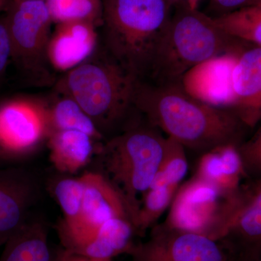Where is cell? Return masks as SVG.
<instances>
[{
	"label": "cell",
	"mask_w": 261,
	"mask_h": 261,
	"mask_svg": "<svg viewBox=\"0 0 261 261\" xmlns=\"http://www.w3.org/2000/svg\"><path fill=\"white\" fill-rule=\"evenodd\" d=\"M135 109L168 137L203 154L226 145L239 147L250 128L234 111L215 107L189 95L179 84L140 81Z\"/></svg>",
	"instance_id": "cell-1"
},
{
	"label": "cell",
	"mask_w": 261,
	"mask_h": 261,
	"mask_svg": "<svg viewBox=\"0 0 261 261\" xmlns=\"http://www.w3.org/2000/svg\"><path fill=\"white\" fill-rule=\"evenodd\" d=\"M156 49L148 76L157 84H179L183 75L207 60L244 50L247 43L226 34L214 18L186 5H174Z\"/></svg>",
	"instance_id": "cell-2"
},
{
	"label": "cell",
	"mask_w": 261,
	"mask_h": 261,
	"mask_svg": "<svg viewBox=\"0 0 261 261\" xmlns=\"http://www.w3.org/2000/svg\"><path fill=\"white\" fill-rule=\"evenodd\" d=\"M171 8L167 0H104L106 50L141 81L148 76Z\"/></svg>",
	"instance_id": "cell-3"
},
{
	"label": "cell",
	"mask_w": 261,
	"mask_h": 261,
	"mask_svg": "<svg viewBox=\"0 0 261 261\" xmlns=\"http://www.w3.org/2000/svg\"><path fill=\"white\" fill-rule=\"evenodd\" d=\"M95 51L87 61L66 72L58 89L76 101L101 132L121 121L135 108L141 80L107 51L99 55Z\"/></svg>",
	"instance_id": "cell-4"
},
{
	"label": "cell",
	"mask_w": 261,
	"mask_h": 261,
	"mask_svg": "<svg viewBox=\"0 0 261 261\" xmlns=\"http://www.w3.org/2000/svg\"><path fill=\"white\" fill-rule=\"evenodd\" d=\"M166 138L159 129L147 126H134L108 141L101 147L107 177L124 196L136 226L140 203L153 181L164 154Z\"/></svg>",
	"instance_id": "cell-5"
},
{
	"label": "cell",
	"mask_w": 261,
	"mask_h": 261,
	"mask_svg": "<svg viewBox=\"0 0 261 261\" xmlns=\"http://www.w3.org/2000/svg\"><path fill=\"white\" fill-rule=\"evenodd\" d=\"M5 17L12 44V60L29 79L47 82V46L53 23L44 1L10 3Z\"/></svg>",
	"instance_id": "cell-6"
},
{
	"label": "cell",
	"mask_w": 261,
	"mask_h": 261,
	"mask_svg": "<svg viewBox=\"0 0 261 261\" xmlns=\"http://www.w3.org/2000/svg\"><path fill=\"white\" fill-rule=\"evenodd\" d=\"M81 177L84 190L80 219L72 227L58 229L63 250L71 253L88 243L108 220L122 218L134 225L133 214L124 196L107 176L87 172Z\"/></svg>",
	"instance_id": "cell-7"
},
{
	"label": "cell",
	"mask_w": 261,
	"mask_h": 261,
	"mask_svg": "<svg viewBox=\"0 0 261 261\" xmlns=\"http://www.w3.org/2000/svg\"><path fill=\"white\" fill-rule=\"evenodd\" d=\"M226 198L194 176L178 187L164 223L219 241L224 231Z\"/></svg>",
	"instance_id": "cell-8"
},
{
	"label": "cell",
	"mask_w": 261,
	"mask_h": 261,
	"mask_svg": "<svg viewBox=\"0 0 261 261\" xmlns=\"http://www.w3.org/2000/svg\"><path fill=\"white\" fill-rule=\"evenodd\" d=\"M132 261H233L234 257L219 241L171 227L154 225L145 243L135 245Z\"/></svg>",
	"instance_id": "cell-9"
},
{
	"label": "cell",
	"mask_w": 261,
	"mask_h": 261,
	"mask_svg": "<svg viewBox=\"0 0 261 261\" xmlns=\"http://www.w3.org/2000/svg\"><path fill=\"white\" fill-rule=\"evenodd\" d=\"M49 134L47 107L27 99L12 101L0 108V148L24 153Z\"/></svg>",
	"instance_id": "cell-10"
},
{
	"label": "cell",
	"mask_w": 261,
	"mask_h": 261,
	"mask_svg": "<svg viewBox=\"0 0 261 261\" xmlns=\"http://www.w3.org/2000/svg\"><path fill=\"white\" fill-rule=\"evenodd\" d=\"M34 175L22 168L0 169V246L23 227L39 197Z\"/></svg>",
	"instance_id": "cell-11"
},
{
	"label": "cell",
	"mask_w": 261,
	"mask_h": 261,
	"mask_svg": "<svg viewBox=\"0 0 261 261\" xmlns=\"http://www.w3.org/2000/svg\"><path fill=\"white\" fill-rule=\"evenodd\" d=\"M244 50L215 57L196 65L182 77L180 82L182 89L201 102L231 110L233 103L231 75L233 67Z\"/></svg>",
	"instance_id": "cell-12"
},
{
	"label": "cell",
	"mask_w": 261,
	"mask_h": 261,
	"mask_svg": "<svg viewBox=\"0 0 261 261\" xmlns=\"http://www.w3.org/2000/svg\"><path fill=\"white\" fill-rule=\"evenodd\" d=\"M243 187V207L219 242L234 258L261 261V181Z\"/></svg>",
	"instance_id": "cell-13"
},
{
	"label": "cell",
	"mask_w": 261,
	"mask_h": 261,
	"mask_svg": "<svg viewBox=\"0 0 261 261\" xmlns=\"http://www.w3.org/2000/svg\"><path fill=\"white\" fill-rule=\"evenodd\" d=\"M97 25L85 20L57 24L47 46L49 65L68 72L89 59L97 46Z\"/></svg>",
	"instance_id": "cell-14"
},
{
	"label": "cell",
	"mask_w": 261,
	"mask_h": 261,
	"mask_svg": "<svg viewBox=\"0 0 261 261\" xmlns=\"http://www.w3.org/2000/svg\"><path fill=\"white\" fill-rule=\"evenodd\" d=\"M231 83L234 111L252 128L261 118V47L245 49L233 67Z\"/></svg>",
	"instance_id": "cell-15"
},
{
	"label": "cell",
	"mask_w": 261,
	"mask_h": 261,
	"mask_svg": "<svg viewBox=\"0 0 261 261\" xmlns=\"http://www.w3.org/2000/svg\"><path fill=\"white\" fill-rule=\"evenodd\" d=\"M238 147L223 146L202 154L197 163L196 178L214 187L224 197L233 195L246 177Z\"/></svg>",
	"instance_id": "cell-16"
},
{
	"label": "cell",
	"mask_w": 261,
	"mask_h": 261,
	"mask_svg": "<svg viewBox=\"0 0 261 261\" xmlns=\"http://www.w3.org/2000/svg\"><path fill=\"white\" fill-rule=\"evenodd\" d=\"M137 234L132 221L122 218H113L106 221L93 238L75 253L87 259L112 260L121 254H129L135 244Z\"/></svg>",
	"instance_id": "cell-17"
},
{
	"label": "cell",
	"mask_w": 261,
	"mask_h": 261,
	"mask_svg": "<svg viewBox=\"0 0 261 261\" xmlns=\"http://www.w3.org/2000/svg\"><path fill=\"white\" fill-rule=\"evenodd\" d=\"M47 138L51 163L61 172H77L93 155L95 140L83 132L53 130Z\"/></svg>",
	"instance_id": "cell-18"
},
{
	"label": "cell",
	"mask_w": 261,
	"mask_h": 261,
	"mask_svg": "<svg viewBox=\"0 0 261 261\" xmlns=\"http://www.w3.org/2000/svg\"><path fill=\"white\" fill-rule=\"evenodd\" d=\"M0 261H59L49 245L45 225L29 221L4 245Z\"/></svg>",
	"instance_id": "cell-19"
},
{
	"label": "cell",
	"mask_w": 261,
	"mask_h": 261,
	"mask_svg": "<svg viewBox=\"0 0 261 261\" xmlns=\"http://www.w3.org/2000/svg\"><path fill=\"white\" fill-rule=\"evenodd\" d=\"M49 133L53 130H73L83 132L94 140H102V133L79 103L62 94L50 108H47Z\"/></svg>",
	"instance_id": "cell-20"
},
{
	"label": "cell",
	"mask_w": 261,
	"mask_h": 261,
	"mask_svg": "<svg viewBox=\"0 0 261 261\" xmlns=\"http://www.w3.org/2000/svg\"><path fill=\"white\" fill-rule=\"evenodd\" d=\"M214 20L231 37L261 47V3L224 13Z\"/></svg>",
	"instance_id": "cell-21"
},
{
	"label": "cell",
	"mask_w": 261,
	"mask_h": 261,
	"mask_svg": "<svg viewBox=\"0 0 261 261\" xmlns=\"http://www.w3.org/2000/svg\"><path fill=\"white\" fill-rule=\"evenodd\" d=\"M51 20L56 24L85 20L103 23V4L101 0H45Z\"/></svg>",
	"instance_id": "cell-22"
},
{
	"label": "cell",
	"mask_w": 261,
	"mask_h": 261,
	"mask_svg": "<svg viewBox=\"0 0 261 261\" xmlns=\"http://www.w3.org/2000/svg\"><path fill=\"white\" fill-rule=\"evenodd\" d=\"M187 169L188 163L185 147L167 137L162 161L149 188L179 187L180 182L186 176Z\"/></svg>",
	"instance_id": "cell-23"
},
{
	"label": "cell",
	"mask_w": 261,
	"mask_h": 261,
	"mask_svg": "<svg viewBox=\"0 0 261 261\" xmlns=\"http://www.w3.org/2000/svg\"><path fill=\"white\" fill-rule=\"evenodd\" d=\"M84 182L82 177L65 178L54 187V195L62 211L63 221L58 229H67L76 224L82 214L84 197Z\"/></svg>",
	"instance_id": "cell-24"
},
{
	"label": "cell",
	"mask_w": 261,
	"mask_h": 261,
	"mask_svg": "<svg viewBox=\"0 0 261 261\" xmlns=\"http://www.w3.org/2000/svg\"><path fill=\"white\" fill-rule=\"evenodd\" d=\"M179 187H160L149 188L143 195L136 223L137 235H142L155 225L156 221L171 205Z\"/></svg>",
	"instance_id": "cell-25"
},
{
	"label": "cell",
	"mask_w": 261,
	"mask_h": 261,
	"mask_svg": "<svg viewBox=\"0 0 261 261\" xmlns=\"http://www.w3.org/2000/svg\"><path fill=\"white\" fill-rule=\"evenodd\" d=\"M245 176L261 181V126L250 140L244 141L238 147Z\"/></svg>",
	"instance_id": "cell-26"
},
{
	"label": "cell",
	"mask_w": 261,
	"mask_h": 261,
	"mask_svg": "<svg viewBox=\"0 0 261 261\" xmlns=\"http://www.w3.org/2000/svg\"><path fill=\"white\" fill-rule=\"evenodd\" d=\"M12 60V44L5 18H0V79Z\"/></svg>",
	"instance_id": "cell-27"
},
{
	"label": "cell",
	"mask_w": 261,
	"mask_h": 261,
	"mask_svg": "<svg viewBox=\"0 0 261 261\" xmlns=\"http://www.w3.org/2000/svg\"><path fill=\"white\" fill-rule=\"evenodd\" d=\"M215 5L224 13L260 4L261 0H213ZM222 13V14H224Z\"/></svg>",
	"instance_id": "cell-28"
},
{
	"label": "cell",
	"mask_w": 261,
	"mask_h": 261,
	"mask_svg": "<svg viewBox=\"0 0 261 261\" xmlns=\"http://www.w3.org/2000/svg\"><path fill=\"white\" fill-rule=\"evenodd\" d=\"M58 260L59 261H88L86 257L71 253L64 250L58 252Z\"/></svg>",
	"instance_id": "cell-29"
},
{
	"label": "cell",
	"mask_w": 261,
	"mask_h": 261,
	"mask_svg": "<svg viewBox=\"0 0 261 261\" xmlns=\"http://www.w3.org/2000/svg\"><path fill=\"white\" fill-rule=\"evenodd\" d=\"M171 6L178 4L186 5L193 9H197V5H198L200 0H167Z\"/></svg>",
	"instance_id": "cell-30"
},
{
	"label": "cell",
	"mask_w": 261,
	"mask_h": 261,
	"mask_svg": "<svg viewBox=\"0 0 261 261\" xmlns=\"http://www.w3.org/2000/svg\"><path fill=\"white\" fill-rule=\"evenodd\" d=\"M9 0H0V12L9 8Z\"/></svg>",
	"instance_id": "cell-31"
},
{
	"label": "cell",
	"mask_w": 261,
	"mask_h": 261,
	"mask_svg": "<svg viewBox=\"0 0 261 261\" xmlns=\"http://www.w3.org/2000/svg\"><path fill=\"white\" fill-rule=\"evenodd\" d=\"M29 1H44L45 0H12V2H14V3H20V2H29Z\"/></svg>",
	"instance_id": "cell-32"
},
{
	"label": "cell",
	"mask_w": 261,
	"mask_h": 261,
	"mask_svg": "<svg viewBox=\"0 0 261 261\" xmlns=\"http://www.w3.org/2000/svg\"><path fill=\"white\" fill-rule=\"evenodd\" d=\"M88 261H112V260H97V259H88Z\"/></svg>",
	"instance_id": "cell-33"
},
{
	"label": "cell",
	"mask_w": 261,
	"mask_h": 261,
	"mask_svg": "<svg viewBox=\"0 0 261 261\" xmlns=\"http://www.w3.org/2000/svg\"><path fill=\"white\" fill-rule=\"evenodd\" d=\"M233 261H254V260H243V259L234 258Z\"/></svg>",
	"instance_id": "cell-34"
}]
</instances>
